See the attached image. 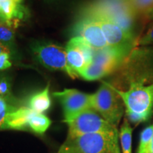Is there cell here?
Listing matches in <instances>:
<instances>
[{
	"label": "cell",
	"mask_w": 153,
	"mask_h": 153,
	"mask_svg": "<svg viewBox=\"0 0 153 153\" xmlns=\"http://www.w3.org/2000/svg\"><path fill=\"white\" fill-rule=\"evenodd\" d=\"M64 121L68 126V136L70 137L86 134L118 133L117 127L108 123L92 108H87Z\"/></svg>",
	"instance_id": "obj_6"
},
{
	"label": "cell",
	"mask_w": 153,
	"mask_h": 153,
	"mask_svg": "<svg viewBox=\"0 0 153 153\" xmlns=\"http://www.w3.org/2000/svg\"><path fill=\"white\" fill-rule=\"evenodd\" d=\"M114 88L126 106V114L132 123L138 124L150 118L153 109V84L132 85L126 90Z\"/></svg>",
	"instance_id": "obj_3"
},
{
	"label": "cell",
	"mask_w": 153,
	"mask_h": 153,
	"mask_svg": "<svg viewBox=\"0 0 153 153\" xmlns=\"http://www.w3.org/2000/svg\"><path fill=\"white\" fill-rule=\"evenodd\" d=\"M130 52L126 49L109 45L95 51L92 62L79 76L87 81H94L109 75L118 70Z\"/></svg>",
	"instance_id": "obj_4"
},
{
	"label": "cell",
	"mask_w": 153,
	"mask_h": 153,
	"mask_svg": "<svg viewBox=\"0 0 153 153\" xmlns=\"http://www.w3.org/2000/svg\"><path fill=\"white\" fill-rule=\"evenodd\" d=\"M31 111L28 107H20L9 113L6 122L7 130L29 131L28 119Z\"/></svg>",
	"instance_id": "obj_13"
},
{
	"label": "cell",
	"mask_w": 153,
	"mask_h": 153,
	"mask_svg": "<svg viewBox=\"0 0 153 153\" xmlns=\"http://www.w3.org/2000/svg\"><path fill=\"white\" fill-rule=\"evenodd\" d=\"M33 53L38 62L51 70H60L65 72L70 77L74 76L69 68L66 49L55 44H41L33 48Z\"/></svg>",
	"instance_id": "obj_8"
},
{
	"label": "cell",
	"mask_w": 153,
	"mask_h": 153,
	"mask_svg": "<svg viewBox=\"0 0 153 153\" xmlns=\"http://www.w3.org/2000/svg\"><path fill=\"white\" fill-rule=\"evenodd\" d=\"M11 66V62L9 53H3L0 55V70H6Z\"/></svg>",
	"instance_id": "obj_23"
},
{
	"label": "cell",
	"mask_w": 153,
	"mask_h": 153,
	"mask_svg": "<svg viewBox=\"0 0 153 153\" xmlns=\"http://www.w3.org/2000/svg\"><path fill=\"white\" fill-rule=\"evenodd\" d=\"M7 1V0H0V2H1V1ZM16 1H22V0H16Z\"/></svg>",
	"instance_id": "obj_27"
},
{
	"label": "cell",
	"mask_w": 153,
	"mask_h": 153,
	"mask_svg": "<svg viewBox=\"0 0 153 153\" xmlns=\"http://www.w3.org/2000/svg\"><path fill=\"white\" fill-rule=\"evenodd\" d=\"M51 124V120L45 115L32 110L28 116V130L38 135H42L47 131Z\"/></svg>",
	"instance_id": "obj_15"
},
{
	"label": "cell",
	"mask_w": 153,
	"mask_h": 153,
	"mask_svg": "<svg viewBox=\"0 0 153 153\" xmlns=\"http://www.w3.org/2000/svg\"><path fill=\"white\" fill-rule=\"evenodd\" d=\"M66 52L69 68L74 77H78L87 66L85 55L72 40H70L67 45Z\"/></svg>",
	"instance_id": "obj_12"
},
{
	"label": "cell",
	"mask_w": 153,
	"mask_h": 153,
	"mask_svg": "<svg viewBox=\"0 0 153 153\" xmlns=\"http://www.w3.org/2000/svg\"><path fill=\"white\" fill-rule=\"evenodd\" d=\"M119 132L68 136L57 153H121Z\"/></svg>",
	"instance_id": "obj_2"
},
{
	"label": "cell",
	"mask_w": 153,
	"mask_h": 153,
	"mask_svg": "<svg viewBox=\"0 0 153 153\" xmlns=\"http://www.w3.org/2000/svg\"><path fill=\"white\" fill-rule=\"evenodd\" d=\"M0 97L4 99L5 100L11 102L12 95L11 94L10 85L6 79L0 80Z\"/></svg>",
	"instance_id": "obj_22"
},
{
	"label": "cell",
	"mask_w": 153,
	"mask_h": 153,
	"mask_svg": "<svg viewBox=\"0 0 153 153\" xmlns=\"http://www.w3.org/2000/svg\"><path fill=\"white\" fill-rule=\"evenodd\" d=\"M28 108L36 112L43 114L47 111L51 105L49 95V85H48L43 90L32 95L28 100Z\"/></svg>",
	"instance_id": "obj_14"
},
{
	"label": "cell",
	"mask_w": 153,
	"mask_h": 153,
	"mask_svg": "<svg viewBox=\"0 0 153 153\" xmlns=\"http://www.w3.org/2000/svg\"><path fill=\"white\" fill-rule=\"evenodd\" d=\"M132 134L133 128L127 118H124L119 131L121 153H132Z\"/></svg>",
	"instance_id": "obj_16"
},
{
	"label": "cell",
	"mask_w": 153,
	"mask_h": 153,
	"mask_svg": "<svg viewBox=\"0 0 153 153\" xmlns=\"http://www.w3.org/2000/svg\"><path fill=\"white\" fill-rule=\"evenodd\" d=\"M150 153H153V142L152 143V145H151L150 150Z\"/></svg>",
	"instance_id": "obj_26"
},
{
	"label": "cell",
	"mask_w": 153,
	"mask_h": 153,
	"mask_svg": "<svg viewBox=\"0 0 153 153\" xmlns=\"http://www.w3.org/2000/svg\"><path fill=\"white\" fill-rule=\"evenodd\" d=\"M144 16L145 20H148L150 22H153V8H152L150 10L147 11L143 15Z\"/></svg>",
	"instance_id": "obj_24"
},
{
	"label": "cell",
	"mask_w": 153,
	"mask_h": 153,
	"mask_svg": "<svg viewBox=\"0 0 153 153\" xmlns=\"http://www.w3.org/2000/svg\"><path fill=\"white\" fill-rule=\"evenodd\" d=\"M26 9L22 1L7 0L0 2V19L15 26L16 22L24 18Z\"/></svg>",
	"instance_id": "obj_11"
},
{
	"label": "cell",
	"mask_w": 153,
	"mask_h": 153,
	"mask_svg": "<svg viewBox=\"0 0 153 153\" xmlns=\"http://www.w3.org/2000/svg\"><path fill=\"white\" fill-rule=\"evenodd\" d=\"M16 108L17 107L13 106L9 101L0 97V131L7 130L6 122H7V116L9 113Z\"/></svg>",
	"instance_id": "obj_21"
},
{
	"label": "cell",
	"mask_w": 153,
	"mask_h": 153,
	"mask_svg": "<svg viewBox=\"0 0 153 153\" xmlns=\"http://www.w3.org/2000/svg\"><path fill=\"white\" fill-rule=\"evenodd\" d=\"M123 102L110 83L103 82L91 94V108L111 125L117 127L123 116Z\"/></svg>",
	"instance_id": "obj_5"
},
{
	"label": "cell",
	"mask_w": 153,
	"mask_h": 153,
	"mask_svg": "<svg viewBox=\"0 0 153 153\" xmlns=\"http://www.w3.org/2000/svg\"><path fill=\"white\" fill-rule=\"evenodd\" d=\"M14 41V26L0 19V43L9 47Z\"/></svg>",
	"instance_id": "obj_18"
},
{
	"label": "cell",
	"mask_w": 153,
	"mask_h": 153,
	"mask_svg": "<svg viewBox=\"0 0 153 153\" xmlns=\"http://www.w3.org/2000/svg\"><path fill=\"white\" fill-rule=\"evenodd\" d=\"M124 3L135 16L143 15L153 8V0H124Z\"/></svg>",
	"instance_id": "obj_17"
},
{
	"label": "cell",
	"mask_w": 153,
	"mask_h": 153,
	"mask_svg": "<svg viewBox=\"0 0 153 153\" xmlns=\"http://www.w3.org/2000/svg\"><path fill=\"white\" fill-rule=\"evenodd\" d=\"M3 53H10V48L9 46L0 43V55Z\"/></svg>",
	"instance_id": "obj_25"
},
{
	"label": "cell",
	"mask_w": 153,
	"mask_h": 153,
	"mask_svg": "<svg viewBox=\"0 0 153 153\" xmlns=\"http://www.w3.org/2000/svg\"><path fill=\"white\" fill-rule=\"evenodd\" d=\"M53 96L62 106L65 120L70 119L87 108H91V95L74 89H65L54 92Z\"/></svg>",
	"instance_id": "obj_9"
},
{
	"label": "cell",
	"mask_w": 153,
	"mask_h": 153,
	"mask_svg": "<svg viewBox=\"0 0 153 153\" xmlns=\"http://www.w3.org/2000/svg\"><path fill=\"white\" fill-rule=\"evenodd\" d=\"M149 45H153V22H150L144 31L140 33L135 41V46Z\"/></svg>",
	"instance_id": "obj_20"
},
{
	"label": "cell",
	"mask_w": 153,
	"mask_h": 153,
	"mask_svg": "<svg viewBox=\"0 0 153 153\" xmlns=\"http://www.w3.org/2000/svg\"><path fill=\"white\" fill-rule=\"evenodd\" d=\"M116 72L111 85L119 90L135 85H152L153 45L134 47Z\"/></svg>",
	"instance_id": "obj_1"
},
{
	"label": "cell",
	"mask_w": 153,
	"mask_h": 153,
	"mask_svg": "<svg viewBox=\"0 0 153 153\" xmlns=\"http://www.w3.org/2000/svg\"><path fill=\"white\" fill-rule=\"evenodd\" d=\"M153 137V125H151L142 131L140 138L137 153H150Z\"/></svg>",
	"instance_id": "obj_19"
},
{
	"label": "cell",
	"mask_w": 153,
	"mask_h": 153,
	"mask_svg": "<svg viewBox=\"0 0 153 153\" xmlns=\"http://www.w3.org/2000/svg\"><path fill=\"white\" fill-rule=\"evenodd\" d=\"M74 33L81 37L85 43L96 51L108 46L106 38L98 23L89 17L84 16L75 25Z\"/></svg>",
	"instance_id": "obj_10"
},
{
	"label": "cell",
	"mask_w": 153,
	"mask_h": 153,
	"mask_svg": "<svg viewBox=\"0 0 153 153\" xmlns=\"http://www.w3.org/2000/svg\"><path fill=\"white\" fill-rule=\"evenodd\" d=\"M152 142H153V137H152Z\"/></svg>",
	"instance_id": "obj_28"
},
{
	"label": "cell",
	"mask_w": 153,
	"mask_h": 153,
	"mask_svg": "<svg viewBox=\"0 0 153 153\" xmlns=\"http://www.w3.org/2000/svg\"><path fill=\"white\" fill-rule=\"evenodd\" d=\"M85 16L94 19L100 25L109 46L121 48L130 51L135 46L136 39L133 34L127 32L111 19L100 14L87 10Z\"/></svg>",
	"instance_id": "obj_7"
}]
</instances>
